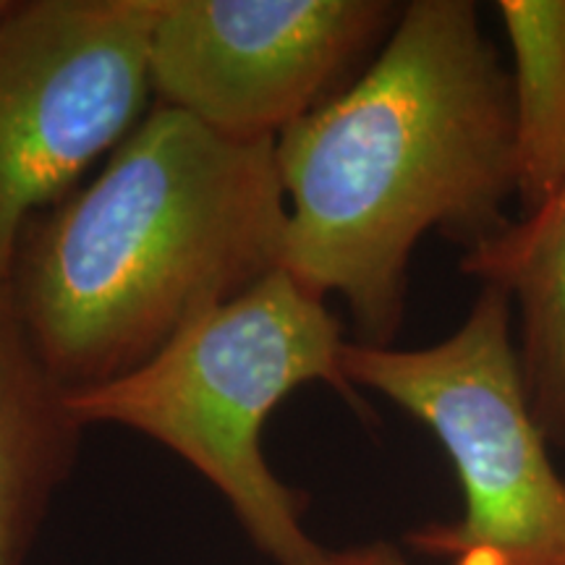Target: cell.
I'll list each match as a JSON object with an SVG mask.
<instances>
[{"label":"cell","mask_w":565,"mask_h":565,"mask_svg":"<svg viewBox=\"0 0 565 565\" xmlns=\"http://www.w3.org/2000/svg\"><path fill=\"white\" fill-rule=\"evenodd\" d=\"M280 270L341 296L356 343L393 345L427 233L463 246L511 223V71L471 0H412L370 66L275 139Z\"/></svg>","instance_id":"1"},{"label":"cell","mask_w":565,"mask_h":565,"mask_svg":"<svg viewBox=\"0 0 565 565\" xmlns=\"http://www.w3.org/2000/svg\"><path fill=\"white\" fill-rule=\"evenodd\" d=\"M286 225L275 141L158 105L95 179L24 225L6 282L47 370L87 391L278 270Z\"/></svg>","instance_id":"2"},{"label":"cell","mask_w":565,"mask_h":565,"mask_svg":"<svg viewBox=\"0 0 565 565\" xmlns=\"http://www.w3.org/2000/svg\"><path fill=\"white\" fill-rule=\"evenodd\" d=\"M324 301L278 267L196 317L139 370L68 393L71 408L84 427L118 424L173 450L223 494L273 563L320 565L324 550L301 524L303 494L275 477L263 433L275 408L309 383L374 419L345 377L343 328Z\"/></svg>","instance_id":"3"},{"label":"cell","mask_w":565,"mask_h":565,"mask_svg":"<svg viewBox=\"0 0 565 565\" xmlns=\"http://www.w3.org/2000/svg\"><path fill=\"white\" fill-rule=\"evenodd\" d=\"M513 303L482 286L456 333L422 349L345 341L349 383L422 422L454 463L463 513L408 534L450 565H565V477L536 422L513 341Z\"/></svg>","instance_id":"4"},{"label":"cell","mask_w":565,"mask_h":565,"mask_svg":"<svg viewBox=\"0 0 565 565\" xmlns=\"http://www.w3.org/2000/svg\"><path fill=\"white\" fill-rule=\"evenodd\" d=\"M162 0H17L0 21V280L24 225L147 118Z\"/></svg>","instance_id":"5"},{"label":"cell","mask_w":565,"mask_h":565,"mask_svg":"<svg viewBox=\"0 0 565 565\" xmlns=\"http://www.w3.org/2000/svg\"><path fill=\"white\" fill-rule=\"evenodd\" d=\"M391 0H162L152 95L238 141H275L370 66Z\"/></svg>","instance_id":"6"},{"label":"cell","mask_w":565,"mask_h":565,"mask_svg":"<svg viewBox=\"0 0 565 565\" xmlns=\"http://www.w3.org/2000/svg\"><path fill=\"white\" fill-rule=\"evenodd\" d=\"M82 433L68 391L42 362L0 280V565H24L74 469Z\"/></svg>","instance_id":"7"},{"label":"cell","mask_w":565,"mask_h":565,"mask_svg":"<svg viewBox=\"0 0 565 565\" xmlns=\"http://www.w3.org/2000/svg\"><path fill=\"white\" fill-rule=\"evenodd\" d=\"M463 275L500 288L519 309V362L550 445H565V186L461 254Z\"/></svg>","instance_id":"8"},{"label":"cell","mask_w":565,"mask_h":565,"mask_svg":"<svg viewBox=\"0 0 565 565\" xmlns=\"http://www.w3.org/2000/svg\"><path fill=\"white\" fill-rule=\"evenodd\" d=\"M513 55L515 200L534 212L565 186V0H500Z\"/></svg>","instance_id":"9"},{"label":"cell","mask_w":565,"mask_h":565,"mask_svg":"<svg viewBox=\"0 0 565 565\" xmlns=\"http://www.w3.org/2000/svg\"><path fill=\"white\" fill-rule=\"evenodd\" d=\"M320 565H408L406 557L387 542H370V545H356L338 550V553H324Z\"/></svg>","instance_id":"10"},{"label":"cell","mask_w":565,"mask_h":565,"mask_svg":"<svg viewBox=\"0 0 565 565\" xmlns=\"http://www.w3.org/2000/svg\"><path fill=\"white\" fill-rule=\"evenodd\" d=\"M13 3H17V0H0V21L9 17V11L13 9Z\"/></svg>","instance_id":"11"}]
</instances>
